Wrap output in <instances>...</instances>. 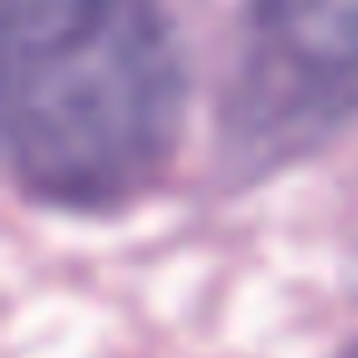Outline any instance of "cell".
I'll use <instances>...</instances> for the list:
<instances>
[{"instance_id":"1","label":"cell","mask_w":358,"mask_h":358,"mask_svg":"<svg viewBox=\"0 0 358 358\" xmlns=\"http://www.w3.org/2000/svg\"><path fill=\"white\" fill-rule=\"evenodd\" d=\"M182 55L157 0H0V118L15 182L50 206L108 211L167 167Z\"/></svg>"},{"instance_id":"2","label":"cell","mask_w":358,"mask_h":358,"mask_svg":"<svg viewBox=\"0 0 358 358\" xmlns=\"http://www.w3.org/2000/svg\"><path fill=\"white\" fill-rule=\"evenodd\" d=\"M250 20L255 89L280 79L289 103L314 118H329L358 99V0H255Z\"/></svg>"},{"instance_id":"3","label":"cell","mask_w":358,"mask_h":358,"mask_svg":"<svg viewBox=\"0 0 358 358\" xmlns=\"http://www.w3.org/2000/svg\"><path fill=\"white\" fill-rule=\"evenodd\" d=\"M343 358H358V348H353V353H343Z\"/></svg>"}]
</instances>
